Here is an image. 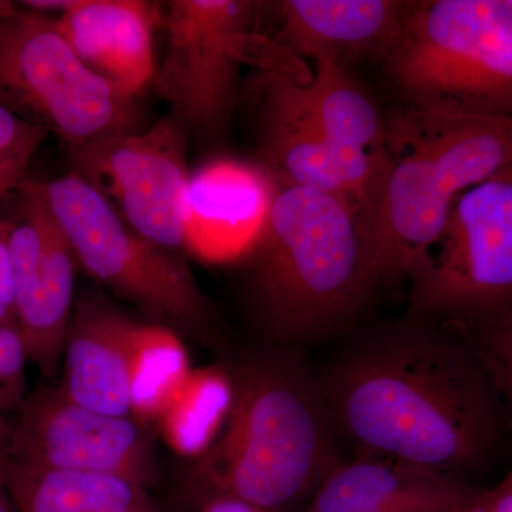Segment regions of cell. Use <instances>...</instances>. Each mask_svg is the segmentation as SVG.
<instances>
[{
	"instance_id": "6",
	"label": "cell",
	"mask_w": 512,
	"mask_h": 512,
	"mask_svg": "<svg viewBox=\"0 0 512 512\" xmlns=\"http://www.w3.org/2000/svg\"><path fill=\"white\" fill-rule=\"evenodd\" d=\"M259 3L173 0L164 16L167 45L154 86L185 127L204 136L227 128L242 64L308 80L298 57L255 29Z\"/></svg>"
},
{
	"instance_id": "2",
	"label": "cell",
	"mask_w": 512,
	"mask_h": 512,
	"mask_svg": "<svg viewBox=\"0 0 512 512\" xmlns=\"http://www.w3.org/2000/svg\"><path fill=\"white\" fill-rule=\"evenodd\" d=\"M386 146L389 165L369 225L376 289L413 281L458 198L512 167V116L404 107L386 119Z\"/></svg>"
},
{
	"instance_id": "29",
	"label": "cell",
	"mask_w": 512,
	"mask_h": 512,
	"mask_svg": "<svg viewBox=\"0 0 512 512\" xmlns=\"http://www.w3.org/2000/svg\"><path fill=\"white\" fill-rule=\"evenodd\" d=\"M6 447H8V439L0 437V512H12V510H10V503H12V501H10L2 481V464L3 461L6 460V457H8Z\"/></svg>"
},
{
	"instance_id": "24",
	"label": "cell",
	"mask_w": 512,
	"mask_h": 512,
	"mask_svg": "<svg viewBox=\"0 0 512 512\" xmlns=\"http://www.w3.org/2000/svg\"><path fill=\"white\" fill-rule=\"evenodd\" d=\"M447 328L460 333L476 350L505 403L512 407V313L476 325Z\"/></svg>"
},
{
	"instance_id": "25",
	"label": "cell",
	"mask_w": 512,
	"mask_h": 512,
	"mask_svg": "<svg viewBox=\"0 0 512 512\" xmlns=\"http://www.w3.org/2000/svg\"><path fill=\"white\" fill-rule=\"evenodd\" d=\"M25 346L18 330L0 325V412L19 410L25 402Z\"/></svg>"
},
{
	"instance_id": "23",
	"label": "cell",
	"mask_w": 512,
	"mask_h": 512,
	"mask_svg": "<svg viewBox=\"0 0 512 512\" xmlns=\"http://www.w3.org/2000/svg\"><path fill=\"white\" fill-rule=\"evenodd\" d=\"M46 136L45 128L0 104V197L28 180L30 160Z\"/></svg>"
},
{
	"instance_id": "8",
	"label": "cell",
	"mask_w": 512,
	"mask_h": 512,
	"mask_svg": "<svg viewBox=\"0 0 512 512\" xmlns=\"http://www.w3.org/2000/svg\"><path fill=\"white\" fill-rule=\"evenodd\" d=\"M0 104L70 148L137 123L133 97L83 63L55 16L25 8L0 20Z\"/></svg>"
},
{
	"instance_id": "11",
	"label": "cell",
	"mask_w": 512,
	"mask_h": 512,
	"mask_svg": "<svg viewBox=\"0 0 512 512\" xmlns=\"http://www.w3.org/2000/svg\"><path fill=\"white\" fill-rule=\"evenodd\" d=\"M18 191L9 232L16 329L28 360L46 379H55L72 322L77 261L45 185L28 178Z\"/></svg>"
},
{
	"instance_id": "31",
	"label": "cell",
	"mask_w": 512,
	"mask_h": 512,
	"mask_svg": "<svg viewBox=\"0 0 512 512\" xmlns=\"http://www.w3.org/2000/svg\"><path fill=\"white\" fill-rule=\"evenodd\" d=\"M18 6L13 2H8V0H0V20L5 19L6 16H9L10 13L15 12Z\"/></svg>"
},
{
	"instance_id": "33",
	"label": "cell",
	"mask_w": 512,
	"mask_h": 512,
	"mask_svg": "<svg viewBox=\"0 0 512 512\" xmlns=\"http://www.w3.org/2000/svg\"><path fill=\"white\" fill-rule=\"evenodd\" d=\"M505 3H507L508 8L512 10V0H505Z\"/></svg>"
},
{
	"instance_id": "26",
	"label": "cell",
	"mask_w": 512,
	"mask_h": 512,
	"mask_svg": "<svg viewBox=\"0 0 512 512\" xmlns=\"http://www.w3.org/2000/svg\"><path fill=\"white\" fill-rule=\"evenodd\" d=\"M451 512H512V471L493 488H476Z\"/></svg>"
},
{
	"instance_id": "3",
	"label": "cell",
	"mask_w": 512,
	"mask_h": 512,
	"mask_svg": "<svg viewBox=\"0 0 512 512\" xmlns=\"http://www.w3.org/2000/svg\"><path fill=\"white\" fill-rule=\"evenodd\" d=\"M231 377V413L198 458V490L271 512L313 497L339 464L319 377L285 356L248 360Z\"/></svg>"
},
{
	"instance_id": "1",
	"label": "cell",
	"mask_w": 512,
	"mask_h": 512,
	"mask_svg": "<svg viewBox=\"0 0 512 512\" xmlns=\"http://www.w3.org/2000/svg\"><path fill=\"white\" fill-rule=\"evenodd\" d=\"M319 380L336 430L367 456L461 477L503 447L508 404L476 350L447 326L416 318L384 326Z\"/></svg>"
},
{
	"instance_id": "18",
	"label": "cell",
	"mask_w": 512,
	"mask_h": 512,
	"mask_svg": "<svg viewBox=\"0 0 512 512\" xmlns=\"http://www.w3.org/2000/svg\"><path fill=\"white\" fill-rule=\"evenodd\" d=\"M474 490L461 477L363 454L330 471L306 512H451Z\"/></svg>"
},
{
	"instance_id": "22",
	"label": "cell",
	"mask_w": 512,
	"mask_h": 512,
	"mask_svg": "<svg viewBox=\"0 0 512 512\" xmlns=\"http://www.w3.org/2000/svg\"><path fill=\"white\" fill-rule=\"evenodd\" d=\"M191 370L187 348L174 329L136 320L128 359L130 417L140 426L157 423Z\"/></svg>"
},
{
	"instance_id": "15",
	"label": "cell",
	"mask_w": 512,
	"mask_h": 512,
	"mask_svg": "<svg viewBox=\"0 0 512 512\" xmlns=\"http://www.w3.org/2000/svg\"><path fill=\"white\" fill-rule=\"evenodd\" d=\"M252 107L265 167L282 183L312 188L348 202L370 225L389 160L338 146L301 121L262 104L252 103Z\"/></svg>"
},
{
	"instance_id": "5",
	"label": "cell",
	"mask_w": 512,
	"mask_h": 512,
	"mask_svg": "<svg viewBox=\"0 0 512 512\" xmlns=\"http://www.w3.org/2000/svg\"><path fill=\"white\" fill-rule=\"evenodd\" d=\"M406 107L512 116V10L505 0H417L383 60Z\"/></svg>"
},
{
	"instance_id": "27",
	"label": "cell",
	"mask_w": 512,
	"mask_h": 512,
	"mask_svg": "<svg viewBox=\"0 0 512 512\" xmlns=\"http://www.w3.org/2000/svg\"><path fill=\"white\" fill-rule=\"evenodd\" d=\"M10 221H0V303L13 311V275L9 252Z\"/></svg>"
},
{
	"instance_id": "17",
	"label": "cell",
	"mask_w": 512,
	"mask_h": 512,
	"mask_svg": "<svg viewBox=\"0 0 512 512\" xmlns=\"http://www.w3.org/2000/svg\"><path fill=\"white\" fill-rule=\"evenodd\" d=\"M157 18V5L143 0H76L57 22L83 63L134 99L156 76Z\"/></svg>"
},
{
	"instance_id": "28",
	"label": "cell",
	"mask_w": 512,
	"mask_h": 512,
	"mask_svg": "<svg viewBox=\"0 0 512 512\" xmlns=\"http://www.w3.org/2000/svg\"><path fill=\"white\" fill-rule=\"evenodd\" d=\"M201 512H271L255 507V505L245 503L231 497L211 498L202 507Z\"/></svg>"
},
{
	"instance_id": "4",
	"label": "cell",
	"mask_w": 512,
	"mask_h": 512,
	"mask_svg": "<svg viewBox=\"0 0 512 512\" xmlns=\"http://www.w3.org/2000/svg\"><path fill=\"white\" fill-rule=\"evenodd\" d=\"M266 329L286 343L326 338L350 325L376 291L369 221L348 202L282 183L247 256Z\"/></svg>"
},
{
	"instance_id": "32",
	"label": "cell",
	"mask_w": 512,
	"mask_h": 512,
	"mask_svg": "<svg viewBox=\"0 0 512 512\" xmlns=\"http://www.w3.org/2000/svg\"><path fill=\"white\" fill-rule=\"evenodd\" d=\"M10 431L9 424H6L5 419L2 417V412H0V437H8Z\"/></svg>"
},
{
	"instance_id": "16",
	"label": "cell",
	"mask_w": 512,
	"mask_h": 512,
	"mask_svg": "<svg viewBox=\"0 0 512 512\" xmlns=\"http://www.w3.org/2000/svg\"><path fill=\"white\" fill-rule=\"evenodd\" d=\"M413 2L402 0H282L275 42L293 56L342 66L383 60L402 36Z\"/></svg>"
},
{
	"instance_id": "20",
	"label": "cell",
	"mask_w": 512,
	"mask_h": 512,
	"mask_svg": "<svg viewBox=\"0 0 512 512\" xmlns=\"http://www.w3.org/2000/svg\"><path fill=\"white\" fill-rule=\"evenodd\" d=\"M2 481L20 512H165L147 487L111 474L6 460Z\"/></svg>"
},
{
	"instance_id": "19",
	"label": "cell",
	"mask_w": 512,
	"mask_h": 512,
	"mask_svg": "<svg viewBox=\"0 0 512 512\" xmlns=\"http://www.w3.org/2000/svg\"><path fill=\"white\" fill-rule=\"evenodd\" d=\"M136 320L94 299L80 302L63 350L62 392L80 406L130 417L128 359Z\"/></svg>"
},
{
	"instance_id": "30",
	"label": "cell",
	"mask_w": 512,
	"mask_h": 512,
	"mask_svg": "<svg viewBox=\"0 0 512 512\" xmlns=\"http://www.w3.org/2000/svg\"><path fill=\"white\" fill-rule=\"evenodd\" d=\"M0 325L9 326V328L16 329L15 315L5 305L0 303ZM18 330V329H16Z\"/></svg>"
},
{
	"instance_id": "9",
	"label": "cell",
	"mask_w": 512,
	"mask_h": 512,
	"mask_svg": "<svg viewBox=\"0 0 512 512\" xmlns=\"http://www.w3.org/2000/svg\"><path fill=\"white\" fill-rule=\"evenodd\" d=\"M512 313V167L464 192L429 264L412 281L410 318L476 325Z\"/></svg>"
},
{
	"instance_id": "14",
	"label": "cell",
	"mask_w": 512,
	"mask_h": 512,
	"mask_svg": "<svg viewBox=\"0 0 512 512\" xmlns=\"http://www.w3.org/2000/svg\"><path fill=\"white\" fill-rule=\"evenodd\" d=\"M245 97L301 121L338 146L389 160L386 119L348 67L335 60H313L306 82L274 70H256L245 84Z\"/></svg>"
},
{
	"instance_id": "12",
	"label": "cell",
	"mask_w": 512,
	"mask_h": 512,
	"mask_svg": "<svg viewBox=\"0 0 512 512\" xmlns=\"http://www.w3.org/2000/svg\"><path fill=\"white\" fill-rule=\"evenodd\" d=\"M18 412L6 447L10 460L111 474L144 487L153 480L150 443L130 417L94 412L49 384L28 394Z\"/></svg>"
},
{
	"instance_id": "21",
	"label": "cell",
	"mask_w": 512,
	"mask_h": 512,
	"mask_svg": "<svg viewBox=\"0 0 512 512\" xmlns=\"http://www.w3.org/2000/svg\"><path fill=\"white\" fill-rule=\"evenodd\" d=\"M232 400L231 373L218 366L192 369L157 420L167 446L178 456L200 458L227 424Z\"/></svg>"
},
{
	"instance_id": "7",
	"label": "cell",
	"mask_w": 512,
	"mask_h": 512,
	"mask_svg": "<svg viewBox=\"0 0 512 512\" xmlns=\"http://www.w3.org/2000/svg\"><path fill=\"white\" fill-rule=\"evenodd\" d=\"M43 185L87 275L154 323L188 332L208 329L210 306L184 258L128 227L113 205L74 171Z\"/></svg>"
},
{
	"instance_id": "13",
	"label": "cell",
	"mask_w": 512,
	"mask_h": 512,
	"mask_svg": "<svg viewBox=\"0 0 512 512\" xmlns=\"http://www.w3.org/2000/svg\"><path fill=\"white\" fill-rule=\"evenodd\" d=\"M281 180L265 165L221 158L191 174L185 252L210 264L245 259L258 244Z\"/></svg>"
},
{
	"instance_id": "10",
	"label": "cell",
	"mask_w": 512,
	"mask_h": 512,
	"mask_svg": "<svg viewBox=\"0 0 512 512\" xmlns=\"http://www.w3.org/2000/svg\"><path fill=\"white\" fill-rule=\"evenodd\" d=\"M187 130L174 113L146 131H127L72 148L76 170L128 227L171 251L185 249L191 174Z\"/></svg>"
}]
</instances>
